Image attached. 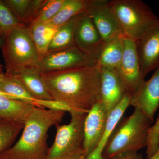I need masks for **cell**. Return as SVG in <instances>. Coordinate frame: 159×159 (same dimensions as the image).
Returning a JSON list of instances; mask_svg holds the SVG:
<instances>
[{"mask_svg":"<svg viewBox=\"0 0 159 159\" xmlns=\"http://www.w3.org/2000/svg\"><path fill=\"white\" fill-rule=\"evenodd\" d=\"M0 90L13 96L17 99L29 102L36 107L45 108L48 107V100L35 99L16 78L6 73L0 80Z\"/></svg>","mask_w":159,"mask_h":159,"instance_id":"ac0fdd59","label":"cell"},{"mask_svg":"<svg viewBox=\"0 0 159 159\" xmlns=\"http://www.w3.org/2000/svg\"><path fill=\"white\" fill-rule=\"evenodd\" d=\"M149 159H159V149L157 152L152 157Z\"/></svg>","mask_w":159,"mask_h":159,"instance_id":"f546056e","label":"cell"},{"mask_svg":"<svg viewBox=\"0 0 159 159\" xmlns=\"http://www.w3.org/2000/svg\"><path fill=\"white\" fill-rule=\"evenodd\" d=\"M130 95L126 93L120 103L109 115L106 127L102 137L95 149L85 159H103L102 155L109 139L129 106Z\"/></svg>","mask_w":159,"mask_h":159,"instance_id":"9a60e30c","label":"cell"},{"mask_svg":"<svg viewBox=\"0 0 159 159\" xmlns=\"http://www.w3.org/2000/svg\"><path fill=\"white\" fill-rule=\"evenodd\" d=\"M0 97H7V98H10V99H17L16 97L9 95V94L7 93H5V92H3V91L1 90H0Z\"/></svg>","mask_w":159,"mask_h":159,"instance_id":"f1b7e54d","label":"cell"},{"mask_svg":"<svg viewBox=\"0 0 159 159\" xmlns=\"http://www.w3.org/2000/svg\"><path fill=\"white\" fill-rule=\"evenodd\" d=\"M3 66L2 65L0 64V77H2L5 73L3 72Z\"/></svg>","mask_w":159,"mask_h":159,"instance_id":"4dcf8cb0","label":"cell"},{"mask_svg":"<svg viewBox=\"0 0 159 159\" xmlns=\"http://www.w3.org/2000/svg\"><path fill=\"white\" fill-rule=\"evenodd\" d=\"M93 0H65L57 14L47 22L54 27L59 28L73 18L87 12Z\"/></svg>","mask_w":159,"mask_h":159,"instance_id":"ffe728a7","label":"cell"},{"mask_svg":"<svg viewBox=\"0 0 159 159\" xmlns=\"http://www.w3.org/2000/svg\"><path fill=\"white\" fill-rule=\"evenodd\" d=\"M87 12L104 43L119 36H124L109 6V1L93 0Z\"/></svg>","mask_w":159,"mask_h":159,"instance_id":"30bf717a","label":"cell"},{"mask_svg":"<svg viewBox=\"0 0 159 159\" xmlns=\"http://www.w3.org/2000/svg\"><path fill=\"white\" fill-rule=\"evenodd\" d=\"M86 157L84 155H82V156L80 157L79 158L77 159H85Z\"/></svg>","mask_w":159,"mask_h":159,"instance_id":"d6a6232c","label":"cell"},{"mask_svg":"<svg viewBox=\"0 0 159 159\" xmlns=\"http://www.w3.org/2000/svg\"><path fill=\"white\" fill-rule=\"evenodd\" d=\"M109 115L99 102L96 103L87 114L84 125V149L86 157L99 143L106 127Z\"/></svg>","mask_w":159,"mask_h":159,"instance_id":"7c38bea8","label":"cell"},{"mask_svg":"<svg viewBox=\"0 0 159 159\" xmlns=\"http://www.w3.org/2000/svg\"><path fill=\"white\" fill-rule=\"evenodd\" d=\"M146 158L150 159L159 149V115L156 121L150 126L148 131Z\"/></svg>","mask_w":159,"mask_h":159,"instance_id":"484cf974","label":"cell"},{"mask_svg":"<svg viewBox=\"0 0 159 159\" xmlns=\"http://www.w3.org/2000/svg\"><path fill=\"white\" fill-rule=\"evenodd\" d=\"M100 69L94 63L63 70L40 73L53 100L88 113L100 96Z\"/></svg>","mask_w":159,"mask_h":159,"instance_id":"6da1fadb","label":"cell"},{"mask_svg":"<svg viewBox=\"0 0 159 159\" xmlns=\"http://www.w3.org/2000/svg\"><path fill=\"white\" fill-rule=\"evenodd\" d=\"M20 24L4 1L0 0V38H3Z\"/></svg>","mask_w":159,"mask_h":159,"instance_id":"cb8c5ba5","label":"cell"},{"mask_svg":"<svg viewBox=\"0 0 159 159\" xmlns=\"http://www.w3.org/2000/svg\"><path fill=\"white\" fill-rule=\"evenodd\" d=\"M116 71L126 93L130 96L145 82V78L142 75L139 61L138 42L124 37L123 56Z\"/></svg>","mask_w":159,"mask_h":159,"instance_id":"52a82bcc","label":"cell"},{"mask_svg":"<svg viewBox=\"0 0 159 159\" xmlns=\"http://www.w3.org/2000/svg\"><path fill=\"white\" fill-rule=\"evenodd\" d=\"M78 16L58 28L50 43L47 54L69 48L75 46L74 31Z\"/></svg>","mask_w":159,"mask_h":159,"instance_id":"7402d4cb","label":"cell"},{"mask_svg":"<svg viewBox=\"0 0 159 159\" xmlns=\"http://www.w3.org/2000/svg\"><path fill=\"white\" fill-rule=\"evenodd\" d=\"M129 105L139 109L147 116L154 120L155 115L159 107V66L150 79L145 80L130 96Z\"/></svg>","mask_w":159,"mask_h":159,"instance_id":"4fadbf2b","label":"cell"},{"mask_svg":"<svg viewBox=\"0 0 159 159\" xmlns=\"http://www.w3.org/2000/svg\"><path fill=\"white\" fill-rule=\"evenodd\" d=\"M3 39L1 49L6 74L13 76L26 69L36 67L39 56L28 26L20 24Z\"/></svg>","mask_w":159,"mask_h":159,"instance_id":"277c9868","label":"cell"},{"mask_svg":"<svg viewBox=\"0 0 159 159\" xmlns=\"http://www.w3.org/2000/svg\"><path fill=\"white\" fill-rule=\"evenodd\" d=\"M12 76L35 99L53 100L42 79L40 73L36 67L26 69Z\"/></svg>","mask_w":159,"mask_h":159,"instance_id":"2e32d148","label":"cell"},{"mask_svg":"<svg viewBox=\"0 0 159 159\" xmlns=\"http://www.w3.org/2000/svg\"><path fill=\"white\" fill-rule=\"evenodd\" d=\"M70 113L68 124L56 125L54 142L43 159H77L84 155V125L88 113L74 111Z\"/></svg>","mask_w":159,"mask_h":159,"instance_id":"8992f818","label":"cell"},{"mask_svg":"<svg viewBox=\"0 0 159 159\" xmlns=\"http://www.w3.org/2000/svg\"><path fill=\"white\" fill-rule=\"evenodd\" d=\"M36 107L18 99L0 97V116L25 123Z\"/></svg>","mask_w":159,"mask_h":159,"instance_id":"e0dca14e","label":"cell"},{"mask_svg":"<svg viewBox=\"0 0 159 159\" xmlns=\"http://www.w3.org/2000/svg\"><path fill=\"white\" fill-rule=\"evenodd\" d=\"M112 159H144L141 153L138 152H130L123 154Z\"/></svg>","mask_w":159,"mask_h":159,"instance_id":"83f0119b","label":"cell"},{"mask_svg":"<svg viewBox=\"0 0 159 159\" xmlns=\"http://www.w3.org/2000/svg\"><path fill=\"white\" fill-rule=\"evenodd\" d=\"M141 70L146 77L159 66V18L138 42Z\"/></svg>","mask_w":159,"mask_h":159,"instance_id":"8fae6325","label":"cell"},{"mask_svg":"<svg viewBox=\"0 0 159 159\" xmlns=\"http://www.w3.org/2000/svg\"><path fill=\"white\" fill-rule=\"evenodd\" d=\"M4 2L19 23L23 25L29 11L31 0H5Z\"/></svg>","mask_w":159,"mask_h":159,"instance_id":"4316f807","label":"cell"},{"mask_svg":"<svg viewBox=\"0 0 159 159\" xmlns=\"http://www.w3.org/2000/svg\"><path fill=\"white\" fill-rule=\"evenodd\" d=\"M66 111L35 107L25 122L21 135L0 154L2 159H43L48 147V131L59 125Z\"/></svg>","mask_w":159,"mask_h":159,"instance_id":"7a4b0ae2","label":"cell"},{"mask_svg":"<svg viewBox=\"0 0 159 159\" xmlns=\"http://www.w3.org/2000/svg\"><path fill=\"white\" fill-rule=\"evenodd\" d=\"M28 28L40 59L47 54L50 43L58 28L48 23L40 22L32 23Z\"/></svg>","mask_w":159,"mask_h":159,"instance_id":"44dd1931","label":"cell"},{"mask_svg":"<svg viewBox=\"0 0 159 159\" xmlns=\"http://www.w3.org/2000/svg\"><path fill=\"white\" fill-rule=\"evenodd\" d=\"M154 122L139 109L129 116L121 119L106 145L102 157L112 159L146 147L148 129Z\"/></svg>","mask_w":159,"mask_h":159,"instance_id":"3957f363","label":"cell"},{"mask_svg":"<svg viewBox=\"0 0 159 159\" xmlns=\"http://www.w3.org/2000/svg\"><path fill=\"white\" fill-rule=\"evenodd\" d=\"M3 42V38H0V48H2V46Z\"/></svg>","mask_w":159,"mask_h":159,"instance_id":"1f68e13d","label":"cell"},{"mask_svg":"<svg viewBox=\"0 0 159 159\" xmlns=\"http://www.w3.org/2000/svg\"><path fill=\"white\" fill-rule=\"evenodd\" d=\"M65 0H45L38 16L33 22L47 23L55 16Z\"/></svg>","mask_w":159,"mask_h":159,"instance_id":"d4e9b609","label":"cell"},{"mask_svg":"<svg viewBox=\"0 0 159 159\" xmlns=\"http://www.w3.org/2000/svg\"><path fill=\"white\" fill-rule=\"evenodd\" d=\"M124 36H121L106 43L98 55L97 62L101 67L116 70L123 56Z\"/></svg>","mask_w":159,"mask_h":159,"instance_id":"d6986e66","label":"cell"},{"mask_svg":"<svg viewBox=\"0 0 159 159\" xmlns=\"http://www.w3.org/2000/svg\"><path fill=\"white\" fill-rule=\"evenodd\" d=\"M109 6L124 37L138 42L158 17L141 0H112Z\"/></svg>","mask_w":159,"mask_h":159,"instance_id":"5b68a950","label":"cell"},{"mask_svg":"<svg viewBox=\"0 0 159 159\" xmlns=\"http://www.w3.org/2000/svg\"></svg>","mask_w":159,"mask_h":159,"instance_id":"e575fe53","label":"cell"},{"mask_svg":"<svg viewBox=\"0 0 159 159\" xmlns=\"http://www.w3.org/2000/svg\"><path fill=\"white\" fill-rule=\"evenodd\" d=\"M74 45L97 60L106 43L97 31L88 12L79 15L74 31Z\"/></svg>","mask_w":159,"mask_h":159,"instance_id":"9c48e42d","label":"cell"},{"mask_svg":"<svg viewBox=\"0 0 159 159\" xmlns=\"http://www.w3.org/2000/svg\"><path fill=\"white\" fill-rule=\"evenodd\" d=\"M126 93L116 70L101 67L99 102L109 115L120 103Z\"/></svg>","mask_w":159,"mask_h":159,"instance_id":"5bb4252c","label":"cell"},{"mask_svg":"<svg viewBox=\"0 0 159 159\" xmlns=\"http://www.w3.org/2000/svg\"><path fill=\"white\" fill-rule=\"evenodd\" d=\"M25 124L0 116V154L13 145Z\"/></svg>","mask_w":159,"mask_h":159,"instance_id":"603a6c76","label":"cell"},{"mask_svg":"<svg viewBox=\"0 0 159 159\" xmlns=\"http://www.w3.org/2000/svg\"><path fill=\"white\" fill-rule=\"evenodd\" d=\"M97 60L74 46L48 53L41 58L36 68L40 73L63 70L94 63Z\"/></svg>","mask_w":159,"mask_h":159,"instance_id":"ba28073f","label":"cell"},{"mask_svg":"<svg viewBox=\"0 0 159 159\" xmlns=\"http://www.w3.org/2000/svg\"><path fill=\"white\" fill-rule=\"evenodd\" d=\"M2 77H0V80H1V78H2Z\"/></svg>","mask_w":159,"mask_h":159,"instance_id":"836d02e7","label":"cell"}]
</instances>
